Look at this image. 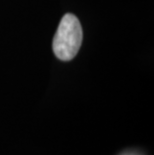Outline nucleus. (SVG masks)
<instances>
[{"mask_svg":"<svg viewBox=\"0 0 154 155\" xmlns=\"http://www.w3.org/2000/svg\"><path fill=\"white\" fill-rule=\"evenodd\" d=\"M82 27L78 18L71 13L63 16L53 38L54 54L62 61L73 59L82 43Z\"/></svg>","mask_w":154,"mask_h":155,"instance_id":"f257e3e1","label":"nucleus"},{"mask_svg":"<svg viewBox=\"0 0 154 155\" xmlns=\"http://www.w3.org/2000/svg\"><path fill=\"white\" fill-rule=\"evenodd\" d=\"M124 155H135V154H124Z\"/></svg>","mask_w":154,"mask_h":155,"instance_id":"f03ea898","label":"nucleus"}]
</instances>
